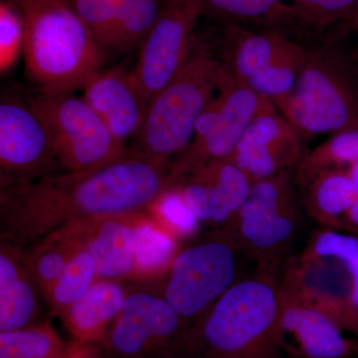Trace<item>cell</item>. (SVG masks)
Listing matches in <instances>:
<instances>
[{"label": "cell", "mask_w": 358, "mask_h": 358, "mask_svg": "<svg viewBox=\"0 0 358 358\" xmlns=\"http://www.w3.org/2000/svg\"><path fill=\"white\" fill-rule=\"evenodd\" d=\"M127 299L128 294L119 282L98 280L62 317L73 341L102 343Z\"/></svg>", "instance_id": "obj_21"}, {"label": "cell", "mask_w": 358, "mask_h": 358, "mask_svg": "<svg viewBox=\"0 0 358 358\" xmlns=\"http://www.w3.org/2000/svg\"><path fill=\"white\" fill-rule=\"evenodd\" d=\"M352 20L357 21V22H358V0H357V7H355V14H353Z\"/></svg>", "instance_id": "obj_41"}, {"label": "cell", "mask_w": 358, "mask_h": 358, "mask_svg": "<svg viewBox=\"0 0 358 358\" xmlns=\"http://www.w3.org/2000/svg\"><path fill=\"white\" fill-rule=\"evenodd\" d=\"M24 20L20 7L14 2L2 0L0 3V71L10 69L24 49Z\"/></svg>", "instance_id": "obj_34"}, {"label": "cell", "mask_w": 358, "mask_h": 358, "mask_svg": "<svg viewBox=\"0 0 358 358\" xmlns=\"http://www.w3.org/2000/svg\"><path fill=\"white\" fill-rule=\"evenodd\" d=\"M98 345L73 341L68 345L63 358H105Z\"/></svg>", "instance_id": "obj_37"}, {"label": "cell", "mask_w": 358, "mask_h": 358, "mask_svg": "<svg viewBox=\"0 0 358 358\" xmlns=\"http://www.w3.org/2000/svg\"><path fill=\"white\" fill-rule=\"evenodd\" d=\"M83 246L73 237L67 228L56 231L37 241L30 253L26 254L33 277L44 294L49 296L68 264Z\"/></svg>", "instance_id": "obj_25"}, {"label": "cell", "mask_w": 358, "mask_h": 358, "mask_svg": "<svg viewBox=\"0 0 358 358\" xmlns=\"http://www.w3.org/2000/svg\"><path fill=\"white\" fill-rule=\"evenodd\" d=\"M204 13L230 20V23H252L278 29L296 23L313 24L307 14L294 4L272 0H201Z\"/></svg>", "instance_id": "obj_23"}, {"label": "cell", "mask_w": 358, "mask_h": 358, "mask_svg": "<svg viewBox=\"0 0 358 358\" xmlns=\"http://www.w3.org/2000/svg\"><path fill=\"white\" fill-rule=\"evenodd\" d=\"M345 169L346 173H348L350 178H352L353 185H355L358 192V162L350 164V166L345 167Z\"/></svg>", "instance_id": "obj_40"}, {"label": "cell", "mask_w": 358, "mask_h": 358, "mask_svg": "<svg viewBox=\"0 0 358 358\" xmlns=\"http://www.w3.org/2000/svg\"><path fill=\"white\" fill-rule=\"evenodd\" d=\"M204 13L201 0H162L159 17L141 45L134 70L148 101L185 64L196 38L197 22Z\"/></svg>", "instance_id": "obj_10"}, {"label": "cell", "mask_w": 358, "mask_h": 358, "mask_svg": "<svg viewBox=\"0 0 358 358\" xmlns=\"http://www.w3.org/2000/svg\"><path fill=\"white\" fill-rule=\"evenodd\" d=\"M355 162H358V129L341 131L303 155L296 167V179L301 185L322 169L346 167Z\"/></svg>", "instance_id": "obj_30"}, {"label": "cell", "mask_w": 358, "mask_h": 358, "mask_svg": "<svg viewBox=\"0 0 358 358\" xmlns=\"http://www.w3.org/2000/svg\"><path fill=\"white\" fill-rule=\"evenodd\" d=\"M313 25L331 24L353 17L357 0H293Z\"/></svg>", "instance_id": "obj_36"}, {"label": "cell", "mask_w": 358, "mask_h": 358, "mask_svg": "<svg viewBox=\"0 0 358 358\" xmlns=\"http://www.w3.org/2000/svg\"><path fill=\"white\" fill-rule=\"evenodd\" d=\"M352 280V301L358 315V252L345 264Z\"/></svg>", "instance_id": "obj_38"}, {"label": "cell", "mask_w": 358, "mask_h": 358, "mask_svg": "<svg viewBox=\"0 0 358 358\" xmlns=\"http://www.w3.org/2000/svg\"><path fill=\"white\" fill-rule=\"evenodd\" d=\"M296 205L291 171H282L252 182L244 203L232 220L281 210Z\"/></svg>", "instance_id": "obj_31"}, {"label": "cell", "mask_w": 358, "mask_h": 358, "mask_svg": "<svg viewBox=\"0 0 358 358\" xmlns=\"http://www.w3.org/2000/svg\"><path fill=\"white\" fill-rule=\"evenodd\" d=\"M279 324L282 348L299 358H348L357 341L327 315L296 300L279 288Z\"/></svg>", "instance_id": "obj_14"}, {"label": "cell", "mask_w": 358, "mask_h": 358, "mask_svg": "<svg viewBox=\"0 0 358 358\" xmlns=\"http://www.w3.org/2000/svg\"><path fill=\"white\" fill-rule=\"evenodd\" d=\"M300 185L308 215L322 228L343 230V216L358 196L345 167L322 169Z\"/></svg>", "instance_id": "obj_22"}, {"label": "cell", "mask_w": 358, "mask_h": 358, "mask_svg": "<svg viewBox=\"0 0 358 358\" xmlns=\"http://www.w3.org/2000/svg\"><path fill=\"white\" fill-rule=\"evenodd\" d=\"M67 348L49 322L0 333V358H63Z\"/></svg>", "instance_id": "obj_27"}, {"label": "cell", "mask_w": 358, "mask_h": 358, "mask_svg": "<svg viewBox=\"0 0 358 358\" xmlns=\"http://www.w3.org/2000/svg\"><path fill=\"white\" fill-rule=\"evenodd\" d=\"M29 103L46 124L56 160L66 171H96L129 155L83 96L40 93Z\"/></svg>", "instance_id": "obj_7"}, {"label": "cell", "mask_w": 358, "mask_h": 358, "mask_svg": "<svg viewBox=\"0 0 358 358\" xmlns=\"http://www.w3.org/2000/svg\"><path fill=\"white\" fill-rule=\"evenodd\" d=\"M179 240L143 213L136 227L133 279H154L169 273L179 253Z\"/></svg>", "instance_id": "obj_24"}, {"label": "cell", "mask_w": 358, "mask_h": 358, "mask_svg": "<svg viewBox=\"0 0 358 358\" xmlns=\"http://www.w3.org/2000/svg\"><path fill=\"white\" fill-rule=\"evenodd\" d=\"M296 43L279 29L254 32L230 23L226 28L221 58L235 79L247 83Z\"/></svg>", "instance_id": "obj_20"}, {"label": "cell", "mask_w": 358, "mask_h": 358, "mask_svg": "<svg viewBox=\"0 0 358 358\" xmlns=\"http://www.w3.org/2000/svg\"><path fill=\"white\" fill-rule=\"evenodd\" d=\"M357 252L358 235L322 227L313 233L299 256L307 260H336L345 266Z\"/></svg>", "instance_id": "obj_33"}, {"label": "cell", "mask_w": 358, "mask_h": 358, "mask_svg": "<svg viewBox=\"0 0 358 358\" xmlns=\"http://www.w3.org/2000/svg\"><path fill=\"white\" fill-rule=\"evenodd\" d=\"M353 24H355V29H357V31L358 32V22H357V21H353ZM357 60H358V45H357Z\"/></svg>", "instance_id": "obj_42"}, {"label": "cell", "mask_w": 358, "mask_h": 358, "mask_svg": "<svg viewBox=\"0 0 358 358\" xmlns=\"http://www.w3.org/2000/svg\"><path fill=\"white\" fill-rule=\"evenodd\" d=\"M275 112L270 99L227 71L218 93L200 115L189 145L169 167V188L210 162L230 159L247 127L256 117Z\"/></svg>", "instance_id": "obj_6"}, {"label": "cell", "mask_w": 358, "mask_h": 358, "mask_svg": "<svg viewBox=\"0 0 358 358\" xmlns=\"http://www.w3.org/2000/svg\"><path fill=\"white\" fill-rule=\"evenodd\" d=\"M252 181L230 159L216 160L178 185L201 222L228 224L248 195Z\"/></svg>", "instance_id": "obj_16"}, {"label": "cell", "mask_w": 358, "mask_h": 358, "mask_svg": "<svg viewBox=\"0 0 358 358\" xmlns=\"http://www.w3.org/2000/svg\"><path fill=\"white\" fill-rule=\"evenodd\" d=\"M239 247L227 229L179 252L169 268L164 298L189 327L234 285Z\"/></svg>", "instance_id": "obj_8"}, {"label": "cell", "mask_w": 358, "mask_h": 358, "mask_svg": "<svg viewBox=\"0 0 358 358\" xmlns=\"http://www.w3.org/2000/svg\"><path fill=\"white\" fill-rule=\"evenodd\" d=\"M279 291L274 272L260 270L234 282L188 329L187 358H280Z\"/></svg>", "instance_id": "obj_2"}, {"label": "cell", "mask_w": 358, "mask_h": 358, "mask_svg": "<svg viewBox=\"0 0 358 358\" xmlns=\"http://www.w3.org/2000/svg\"><path fill=\"white\" fill-rule=\"evenodd\" d=\"M162 4V0H133L106 35L103 48L127 52L143 44L157 22Z\"/></svg>", "instance_id": "obj_28"}, {"label": "cell", "mask_w": 358, "mask_h": 358, "mask_svg": "<svg viewBox=\"0 0 358 358\" xmlns=\"http://www.w3.org/2000/svg\"><path fill=\"white\" fill-rule=\"evenodd\" d=\"M148 209L150 215L178 240L194 235L201 222L178 187L166 189Z\"/></svg>", "instance_id": "obj_32"}, {"label": "cell", "mask_w": 358, "mask_h": 358, "mask_svg": "<svg viewBox=\"0 0 358 358\" xmlns=\"http://www.w3.org/2000/svg\"><path fill=\"white\" fill-rule=\"evenodd\" d=\"M355 355H357V357H358V341H357V343H355Z\"/></svg>", "instance_id": "obj_43"}, {"label": "cell", "mask_w": 358, "mask_h": 358, "mask_svg": "<svg viewBox=\"0 0 358 358\" xmlns=\"http://www.w3.org/2000/svg\"><path fill=\"white\" fill-rule=\"evenodd\" d=\"M301 141L282 115L271 113L247 127L230 159L254 182L296 167L303 157Z\"/></svg>", "instance_id": "obj_13"}, {"label": "cell", "mask_w": 358, "mask_h": 358, "mask_svg": "<svg viewBox=\"0 0 358 358\" xmlns=\"http://www.w3.org/2000/svg\"><path fill=\"white\" fill-rule=\"evenodd\" d=\"M275 108L301 140L358 129V88L343 54L326 45L308 51L293 92Z\"/></svg>", "instance_id": "obj_5"}, {"label": "cell", "mask_w": 358, "mask_h": 358, "mask_svg": "<svg viewBox=\"0 0 358 358\" xmlns=\"http://www.w3.org/2000/svg\"><path fill=\"white\" fill-rule=\"evenodd\" d=\"M91 106L117 141L138 136L145 122L148 102L134 71L115 67L96 73L83 88Z\"/></svg>", "instance_id": "obj_15"}, {"label": "cell", "mask_w": 358, "mask_h": 358, "mask_svg": "<svg viewBox=\"0 0 358 358\" xmlns=\"http://www.w3.org/2000/svg\"><path fill=\"white\" fill-rule=\"evenodd\" d=\"M143 214L136 212L87 219L66 226L95 258L98 280L133 279L136 227Z\"/></svg>", "instance_id": "obj_17"}, {"label": "cell", "mask_w": 358, "mask_h": 358, "mask_svg": "<svg viewBox=\"0 0 358 358\" xmlns=\"http://www.w3.org/2000/svg\"><path fill=\"white\" fill-rule=\"evenodd\" d=\"M226 74L222 58L208 42L196 36L185 64L148 102L134 154L167 164L182 152Z\"/></svg>", "instance_id": "obj_4"}, {"label": "cell", "mask_w": 358, "mask_h": 358, "mask_svg": "<svg viewBox=\"0 0 358 358\" xmlns=\"http://www.w3.org/2000/svg\"><path fill=\"white\" fill-rule=\"evenodd\" d=\"M39 287L20 246L2 241L0 251V333L36 324ZM41 292V291H40Z\"/></svg>", "instance_id": "obj_18"}, {"label": "cell", "mask_w": 358, "mask_h": 358, "mask_svg": "<svg viewBox=\"0 0 358 358\" xmlns=\"http://www.w3.org/2000/svg\"><path fill=\"white\" fill-rule=\"evenodd\" d=\"M169 171L131 154L96 171L8 183L1 192L2 241L21 247L79 221L143 212L169 189Z\"/></svg>", "instance_id": "obj_1"}, {"label": "cell", "mask_w": 358, "mask_h": 358, "mask_svg": "<svg viewBox=\"0 0 358 358\" xmlns=\"http://www.w3.org/2000/svg\"><path fill=\"white\" fill-rule=\"evenodd\" d=\"M96 281L98 267L95 258L88 250H80L46 298L52 315L62 319Z\"/></svg>", "instance_id": "obj_26"}, {"label": "cell", "mask_w": 358, "mask_h": 358, "mask_svg": "<svg viewBox=\"0 0 358 358\" xmlns=\"http://www.w3.org/2000/svg\"><path fill=\"white\" fill-rule=\"evenodd\" d=\"M343 230L358 235V196L343 216Z\"/></svg>", "instance_id": "obj_39"}, {"label": "cell", "mask_w": 358, "mask_h": 358, "mask_svg": "<svg viewBox=\"0 0 358 358\" xmlns=\"http://www.w3.org/2000/svg\"><path fill=\"white\" fill-rule=\"evenodd\" d=\"M279 288L334 320L343 331L358 336V315L352 301V280L345 266L327 259H289Z\"/></svg>", "instance_id": "obj_11"}, {"label": "cell", "mask_w": 358, "mask_h": 358, "mask_svg": "<svg viewBox=\"0 0 358 358\" xmlns=\"http://www.w3.org/2000/svg\"><path fill=\"white\" fill-rule=\"evenodd\" d=\"M298 207L266 212L226 224L239 249L255 259L260 270L274 272L280 257L298 227Z\"/></svg>", "instance_id": "obj_19"}, {"label": "cell", "mask_w": 358, "mask_h": 358, "mask_svg": "<svg viewBox=\"0 0 358 358\" xmlns=\"http://www.w3.org/2000/svg\"><path fill=\"white\" fill-rule=\"evenodd\" d=\"M188 327L164 296L129 294L102 345L112 358H171L180 355Z\"/></svg>", "instance_id": "obj_9"}, {"label": "cell", "mask_w": 358, "mask_h": 358, "mask_svg": "<svg viewBox=\"0 0 358 358\" xmlns=\"http://www.w3.org/2000/svg\"><path fill=\"white\" fill-rule=\"evenodd\" d=\"M24 20L25 68L40 93L83 89L105 64V48L66 0H13Z\"/></svg>", "instance_id": "obj_3"}, {"label": "cell", "mask_w": 358, "mask_h": 358, "mask_svg": "<svg viewBox=\"0 0 358 358\" xmlns=\"http://www.w3.org/2000/svg\"><path fill=\"white\" fill-rule=\"evenodd\" d=\"M56 160L46 124L29 103L4 99L0 103V166L15 182L50 173ZM13 183V182H10Z\"/></svg>", "instance_id": "obj_12"}, {"label": "cell", "mask_w": 358, "mask_h": 358, "mask_svg": "<svg viewBox=\"0 0 358 358\" xmlns=\"http://www.w3.org/2000/svg\"><path fill=\"white\" fill-rule=\"evenodd\" d=\"M102 45L106 35L133 0H66Z\"/></svg>", "instance_id": "obj_35"}, {"label": "cell", "mask_w": 358, "mask_h": 358, "mask_svg": "<svg viewBox=\"0 0 358 358\" xmlns=\"http://www.w3.org/2000/svg\"><path fill=\"white\" fill-rule=\"evenodd\" d=\"M307 57L308 50L296 43L246 84L275 106L293 92Z\"/></svg>", "instance_id": "obj_29"}]
</instances>
